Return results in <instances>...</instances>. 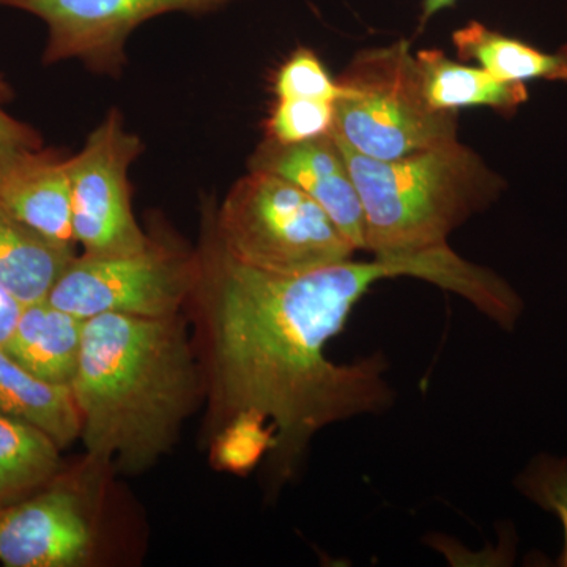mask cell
<instances>
[{
  "label": "cell",
  "instance_id": "17",
  "mask_svg": "<svg viewBox=\"0 0 567 567\" xmlns=\"http://www.w3.org/2000/svg\"><path fill=\"white\" fill-rule=\"evenodd\" d=\"M62 447L40 427L0 413V503L48 483L61 465Z\"/></svg>",
  "mask_w": 567,
  "mask_h": 567
},
{
  "label": "cell",
  "instance_id": "12",
  "mask_svg": "<svg viewBox=\"0 0 567 567\" xmlns=\"http://www.w3.org/2000/svg\"><path fill=\"white\" fill-rule=\"evenodd\" d=\"M85 320L48 300L25 305L6 352L37 379L70 386L80 361Z\"/></svg>",
  "mask_w": 567,
  "mask_h": 567
},
{
  "label": "cell",
  "instance_id": "4",
  "mask_svg": "<svg viewBox=\"0 0 567 567\" xmlns=\"http://www.w3.org/2000/svg\"><path fill=\"white\" fill-rule=\"evenodd\" d=\"M336 81L333 134L361 155L388 162L458 140L456 112L425 100L406 40L358 51Z\"/></svg>",
  "mask_w": 567,
  "mask_h": 567
},
{
  "label": "cell",
  "instance_id": "21",
  "mask_svg": "<svg viewBox=\"0 0 567 567\" xmlns=\"http://www.w3.org/2000/svg\"><path fill=\"white\" fill-rule=\"evenodd\" d=\"M274 92L276 99L312 100L334 104L341 89L315 51L298 48L276 71Z\"/></svg>",
  "mask_w": 567,
  "mask_h": 567
},
{
  "label": "cell",
  "instance_id": "11",
  "mask_svg": "<svg viewBox=\"0 0 567 567\" xmlns=\"http://www.w3.org/2000/svg\"><path fill=\"white\" fill-rule=\"evenodd\" d=\"M0 204L52 244L76 249L66 159L43 148L0 152Z\"/></svg>",
  "mask_w": 567,
  "mask_h": 567
},
{
  "label": "cell",
  "instance_id": "8",
  "mask_svg": "<svg viewBox=\"0 0 567 567\" xmlns=\"http://www.w3.org/2000/svg\"><path fill=\"white\" fill-rule=\"evenodd\" d=\"M238 0H0L48 29L44 65L80 61L96 73L117 76L125 66L130 35L167 13H208Z\"/></svg>",
  "mask_w": 567,
  "mask_h": 567
},
{
  "label": "cell",
  "instance_id": "23",
  "mask_svg": "<svg viewBox=\"0 0 567 567\" xmlns=\"http://www.w3.org/2000/svg\"><path fill=\"white\" fill-rule=\"evenodd\" d=\"M24 303L0 286V349H6L20 322Z\"/></svg>",
  "mask_w": 567,
  "mask_h": 567
},
{
  "label": "cell",
  "instance_id": "5",
  "mask_svg": "<svg viewBox=\"0 0 567 567\" xmlns=\"http://www.w3.org/2000/svg\"><path fill=\"white\" fill-rule=\"evenodd\" d=\"M210 218L234 259L268 274H306L358 252L311 196L265 171L238 178Z\"/></svg>",
  "mask_w": 567,
  "mask_h": 567
},
{
  "label": "cell",
  "instance_id": "3",
  "mask_svg": "<svg viewBox=\"0 0 567 567\" xmlns=\"http://www.w3.org/2000/svg\"><path fill=\"white\" fill-rule=\"evenodd\" d=\"M338 142L360 193L365 252L372 256H409L445 246L454 230L506 192L505 178L458 140L388 162Z\"/></svg>",
  "mask_w": 567,
  "mask_h": 567
},
{
  "label": "cell",
  "instance_id": "25",
  "mask_svg": "<svg viewBox=\"0 0 567 567\" xmlns=\"http://www.w3.org/2000/svg\"><path fill=\"white\" fill-rule=\"evenodd\" d=\"M0 509H2V503H0Z\"/></svg>",
  "mask_w": 567,
  "mask_h": 567
},
{
  "label": "cell",
  "instance_id": "10",
  "mask_svg": "<svg viewBox=\"0 0 567 567\" xmlns=\"http://www.w3.org/2000/svg\"><path fill=\"white\" fill-rule=\"evenodd\" d=\"M249 169L279 175L303 189L333 219L354 249L365 251L363 204L333 133L289 145L265 137L249 159Z\"/></svg>",
  "mask_w": 567,
  "mask_h": 567
},
{
  "label": "cell",
  "instance_id": "15",
  "mask_svg": "<svg viewBox=\"0 0 567 567\" xmlns=\"http://www.w3.org/2000/svg\"><path fill=\"white\" fill-rule=\"evenodd\" d=\"M453 44L462 62L475 61L498 80L567 84V43L554 52L543 51L484 22L470 21L453 33Z\"/></svg>",
  "mask_w": 567,
  "mask_h": 567
},
{
  "label": "cell",
  "instance_id": "18",
  "mask_svg": "<svg viewBox=\"0 0 567 567\" xmlns=\"http://www.w3.org/2000/svg\"><path fill=\"white\" fill-rule=\"evenodd\" d=\"M274 447V424L256 413H241L212 436V464L221 472L246 475Z\"/></svg>",
  "mask_w": 567,
  "mask_h": 567
},
{
  "label": "cell",
  "instance_id": "22",
  "mask_svg": "<svg viewBox=\"0 0 567 567\" xmlns=\"http://www.w3.org/2000/svg\"><path fill=\"white\" fill-rule=\"evenodd\" d=\"M13 99L9 82L0 74V152L11 148H43L41 136L28 123L17 121L6 111Z\"/></svg>",
  "mask_w": 567,
  "mask_h": 567
},
{
  "label": "cell",
  "instance_id": "24",
  "mask_svg": "<svg viewBox=\"0 0 567 567\" xmlns=\"http://www.w3.org/2000/svg\"><path fill=\"white\" fill-rule=\"evenodd\" d=\"M458 0H423V6H421V17H420V31H423L425 24L439 14L440 11H445L447 9H453Z\"/></svg>",
  "mask_w": 567,
  "mask_h": 567
},
{
  "label": "cell",
  "instance_id": "1",
  "mask_svg": "<svg viewBox=\"0 0 567 567\" xmlns=\"http://www.w3.org/2000/svg\"><path fill=\"white\" fill-rule=\"evenodd\" d=\"M192 306L203 357L212 436L241 413L275 427L268 454L276 477L293 476L312 439L328 425L390 410L394 391L379 353L334 363L331 339L377 282L416 278L457 293L498 319L514 301L502 276L458 256L450 245L409 256L349 259L297 275L238 262L204 216L194 249Z\"/></svg>",
  "mask_w": 567,
  "mask_h": 567
},
{
  "label": "cell",
  "instance_id": "26",
  "mask_svg": "<svg viewBox=\"0 0 567 567\" xmlns=\"http://www.w3.org/2000/svg\"><path fill=\"white\" fill-rule=\"evenodd\" d=\"M566 3H567V0H566Z\"/></svg>",
  "mask_w": 567,
  "mask_h": 567
},
{
  "label": "cell",
  "instance_id": "6",
  "mask_svg": "<svg viewBox=\"0 0 567 567\" xmlns=\"http://www.w3.org/2000/svg\"><path fill=\"white\" fill-rule=\"evenodd\" d=\"M194 281V252L153 244L121 257L76 256L47 300L82 320L102 315L163 319L181 315Z\"/></svg>",
  "mask_w": 567,
  "mask_h": 567
},
{
  "label": "cell",
  "instance_id": "13",
  "mask_svg": "<svg viewBox=\"0 0 567 567\" xmlns=\"http://www.w3.org/2000/svg\"><path fill=\"white\" fill-rule=\"evenodd\" d=\"M425 100L436 111L456 112L465 107H488L511 118L528 102L524 82L498 80L494 74L451 61L440 50L415 52Z\"/></svg>",
  "mask_w": 567,
  "mask_h": 567
},
{
  "label": "cell",
  "instance_id": "19",
  "mask_svg": "<svg viewBox=\"0 0 567 567\" xmlns=\"http://www.w3.org/2000/svg\"><path fill=\"white\" fill-rule=\"evenodd\" d=\"M514 484L525 498L561 522L565 543L557 565L567 567V458L539 454L518 473Z\"/></svg>",
  "mask_w": 567,
  "mask_h": 567
},
{
  "label": "cell",
  "instance_id": "7",
  "mask_svg": "<svg viewBox=\"0 0 567 567\" xmlns=\"http://www.w3.org/2000/svg\"><path fill=\"white\" fill-rule=\"evenodd\" d=\"M142 151L141 137L126 130L121 112L111 110L84 147L66 158L71 224L84 256H132L152 245L134 216L128 178Z\"/></svg>",
  "mask_w": 567,
  "mask_h": 567
},
{
  "label": "cell",
  "instance_id": "2",
  "mask_svg": "<svg viewBox=\"0 0 567 567\" xmlns=\"http://www.w3.org/2000/svg\"><path fill=\"white\" fill-rule=\"evenodd\" d=\"M71 393L91 461L140 475L173 450L204 393L182 316L85 320Z\"/></svg>",
  "mask_w": 567,
  "mask_h": 567
},
{
  "label": "cell",
  "instance_id": "16",
  "mask_svg": "<svg viewBox=\"0 0 567 567\" xmlns=\"http://www.w3.org/2000/svg\"><path fill=\"white\" fill-rule=\"evenodd\" d=\"M0 413L28 421L66 447L81 436V415L70 386L37 379L0 349Z\"/></svg>",
  "mask_w": 567,
  "mask_h": 567
},
{
  "label": "cell",
  "instance_id": "20",
  "mask_svg": "<svg viewBox=\"0 0 567 567\" xmlns=\"http://www.w3.org/2000/svg\"><path fill=\"white\" fill-rule=\"evenodd\" d=\"M268 140L300 144L333 133L334 104L312 100L276 99L267 123Z\"/></svg>",
  "mask_w": 567,
  "mask_h": 567
},
{
  "label": "cell",
  "instance_id": "14",
  "mask_svg": "<svg viewBox=\"0 0 567 567\" xmlns=\"http://www.w3.org/2000/svg\"><path fill=\"white\" fill-rule=\"evenodd\" d=\"M76 249L55 245L0 204V286L24 305L47 300Z\"/></svg>",
  "mask_w": 567,
  "mask_h": 567
},
{
  "label": "cell",
  "instance_id": "9",
  "mask_svg": "<svg viewBox=\"0 0 567 567\" xmlns=\"http://www.w3.org/2000/svg\"><path fill=\"white\" fill-rule=\"evenodd\" d=\"M93 533L80 496L55 487L0 509V563L9 567H76L92 557Z\"/></svg>",
  "mask_w": 567,
  "mask_h": 567
}]
</instances>
